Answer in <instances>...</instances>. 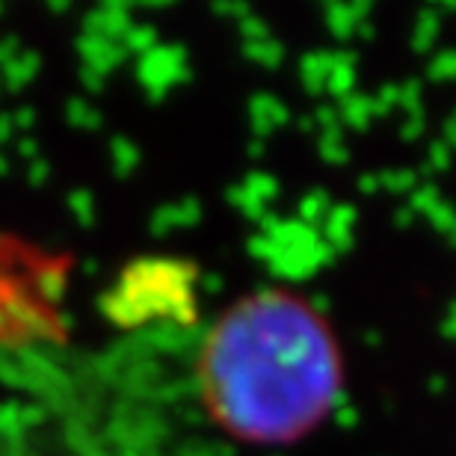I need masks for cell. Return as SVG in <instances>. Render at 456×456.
<instances>
[{"label":"cell","instance_id":"6da1fadb","mask_svg":"<svg viewBox=\"0 0 456 456\" xmlns=\"http://www.w3.org/2000/svg\"><path fill=\"white\" fill-rule=\"evenodd\" d=\"M199 397L223 433L243 442L303 439L344 386L330 321L294 290H255L216 317L199 350Z\"/></svg>","mask_w":456,"mask_h":456},{"label":"cell","instance_id":"7a4b0ae2","mask_svg":"<svg viewBox=\"0 0 456 456\" xmlns=\"http://www.w3.org/2000/svg\"><path fill=\"white\" fill-rule=\"evenodd\" d=\"M4 326H6V321H4V314H0V332H4Z\"/></svg>","mask_w":456,"mask_h":456}]
</instances>
